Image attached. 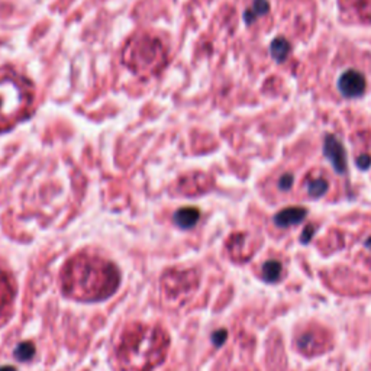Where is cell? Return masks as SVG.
<instances>
[{"mask_svg": "<svg viewBox=\"0 0 371 371\" xmlns=\"http://www.w3.org/2000/svg\"><path fill=\"white\" fill-rule=\"evenodd\" d=\"M115 264L99 255L80 254L67 261L61 273V287L67 297L98 301L112 296L119 286Z\"/></svg>", "mask_w": 371, "mask_h": 371, "instance_id": "cell-1", "label": "cell"}, {"mask_svg": "<svg viewBox=\"0 0 371 371\" xmlns=\"http://www.w3.org/2000/svg\"><path fill=\"white\" fill-rule=\"evenodd\" d=\"M169 335L158 326L136 324L125 329L116 348L122 371H153L166 359Z\"/></svg>", "mask_w": 371, "mask_h": 371, "instance_id": "cell-2", "label": "cell"}, {"mask_svg": "<svg viewBox=\"0 0 371 371\" xmlns=\"http://www.w3.org/2000/svg\"><path fill=\"white\" fill-rule=\"evenodd\" d=\"M35 103L31 80L12 67H0V132L10 131L28 119Z\"/></svg>", "mask_w": 371, "mask_h": 371, "instance_id": "cell-3", "label": "cell"}, {"mask_svg": "<svg viewBox=\"0 0 371 371\" xmlns=\"http://www.w3.org/2000/svg\"><path fill=\"white\" fill-rule=\"evenodd\" d=\"M169 60L167 50L161 41L151 34H136L122 51V63L138 77L158 74Z\"/></svg>", "mask_w": 371, "mask_h": 371, "instance_id": "cell-4", "label": "cell"}, {"mask_svg": "<svg viewBox=\"0 0 371 371\" xmlns=\"http://www.w3.org/2000/svg\"><path fill=\"white\" fill-rule=\"evenodd\" d=\"M199 284L198 273L195 270H170L161 280L162 293L170 304L183 305L196 290Z\"/></svg>", "mask_w": 371, "mask_h": 371, "instance_id": "cell-5", "label": "cell"}, {"mask_svg": "<svg viewBox=\"0 0 371 371\" xmlns=\"http://www.w3.org/2000/svg\"><path fill=\"white\" fill-rule=\"evenodd\" d=\"M339 92L346 96V98H359L365 90V78L361 73L350 70L343 73L338 81Z\"/></svg>", "mask_w": 371, "mask_h": 371, "instance_id": "cell-6", "label": "cell"}, {"mask_svg": "<svg viewBox=\"0 0 371 371\" xmlns=\"http://www.w3.org/2000/svg\"><path fill=\"white\" fill-rule=\"evenodd\" d=\"M325 153H326V156L329 158H331L335 169L339 173L346 171V151H343L342 145L337 140H334L332 136H328V138H326Z\"/></svg>", "mask_w": 371, "mask_h": 371, "instance_id": "cell-7", "label": "cell"}, {"mask_svg": "<svg viewBox=\"0 0 371 371\" xmlns=\"http://www.w3.org/2000/svg\"><path fill=\"white\" fill-rule=\"evenodd\" d=\"M13 296H15V290H13L12 282L8 274L0 270V315H5L12 305Z\"/></svg>", "mask_w": 371, "mask_h": 371, "instance_id": "cell-8", "label": "cell"}, {"mask_svg": "<svg viewBox=\"0 0 371 371\" xmlns=\"http://www.w3.org/2000/svg\"><path fill=\"white\" fill-rule=\"evenodd\" d=\"M200 218V212L196 208H183L174 213V222L183 229L193 228Z\"/></svg>", "mask_w": 371, "mask_h": 371, "instance_id": "cell-9", "label": "cell"}, {"mask_svg": "<svg viewBox=\"0 0 371 371\" xmlns=\"http://www.w3.org/2000/svg\"><path fill=\"white\" fill-rule=\"evenodd\" d=\"M306 211L300 209V208H292V209H286L283 212H280L276 216V224L279 226H290V225H296L299 224L301 219L305 218Z\"/></svg>", "mask_w": 371, "mask_h": 371, "instance_id": "cell-10", "label": "cell"}, {"mask_svg": "<svg viewBox=\"0 0 371 371\" xmlns=\"http://www.w3.org/2000/svg\"><path fill=\"white\" fill-rule=\"evenodd\" d=\"M263 274L266 280L277 282L282 276V264L279 263V261H274V259L268 261V263H266L263 267Z\"/></svg>", "mask_w": 371, "mask_h": 371, "instance_id": "cell-11", "label": "cell"}, {"mask_svg": "<svg viewBox=\"0 0 371 371\" xmlns=\"http://www.w3.org/2000/svg\"><path fill=\"white\" fill-rule=\"evenodd\" d=\"M34 355H35V346L30 341L19 343L18 348L15 350V357L19 361H28Z\"/></svg>", "mask_w": 371, "mask_h": 371, "instance_id": "cell-12", "label": "cell"}, {"mask_svg": "<svg viewBox=\"0 0 371 371\" xmlns=\"http://www.w3.org/2000/svg\"><path fill=\"white\" fill-rule=\"evenodd\" d=\"M288 50H290V45L284 39H279L271 45V54L277 61H283L287 57Z\"/></svg>", "mask_w": 371, "mask_h": 371, "instance_id": "cell-13", "label": "cell"}, {"mask_svg": "<svg viewBox=\"0 0 371 371\" xmlns=\"http://www.w3.org/2000/svg\"><path fill=\"white\" fill-rule=\"evenodd\" d=\"M309 195L313 198H321L325 195V191L328 190V183L324 178H318V180H313L309 183Z\"/></svg>", "mask_w": 371, "mask_h": 371, "instance_id": "cell-14", "label": "cell"}, {"mask_svg": "<svg viewBox=\"0 0 371 371\" xmlns=\"http://www.w3.org/2000/svg\"><path fill=\"white\" fill-rule=\"evenodd\" d=\"M292 183H293V177L290 174H284L280 177V189L282 190H287L292 187Z\"/></svg>", "mask_w": 371, "mask_h": 371, "instance_id": "cell-15", "label": "cell"}, {"mask_svg": "<svg viewBox=\"0 0 371 371\" xmlns=\"http://www.w3.org/2000/svg\"><path fill=\"white\" fill-rule=\"evenodd\" d=\"M364 157H365V156H364ZM368 164H370V158H368V157H365L364 160H361V158L359 160V166H361L363 169H367V167H368Z\"/></svg>", "mask_w": 371, "mask_h": 371, "instance_id": "cell-16", "label": "cell"}, {"mask_svg": "<svg viewBox=\"0 0 371 371\" xmlns=\"http://www.w3.org/2000/svg\"><path fill=\"white\" fill-rule=\"evenodd\" d=\"M0 371H17L13 367H0Z\"/></svg>", "mask_w": 371, "mask_h": 371, "instance_id": "cell-17", "label": "cell"}]
</instances>
